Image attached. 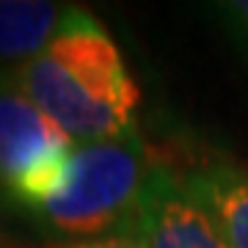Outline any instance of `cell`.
I'll use <instances>...</instances> for the list:
<instances>
[{
    "mask_svg": "<svg viewBox=\"0 0 248 248\" xmlns=\"http://www.w3.org/2000/svg\"><path fill=\"white\" fill-rule=\"evenodd\" d=\"M11 75L69 138L94 143L135 130L141 91L110 33L89 11L72 9L53 42Z\"/></svg>",
    "mask_w": 248,
    "mask_h": 248,
    "instance_id": "1",
    "label": "cell"
},
{
    "mask_svg": "<svg viewBox=\"0 0 248 248\" xmlns=\"http://www.w3.org/2000/svg\"><path fill=\"white\" fill-rule=\"evenodd\" d=\"M157 166L138 130L122 138L78 143L66 185L33 213L58 234L80 240L141 232L143 202Z\"/></svg>",
    "mask_w": 248,
    "mask_h": 248,
    "instance_id": "2",
    "label": "cell"
},
{
    "mask_svg": "<svg viewBox=\"0 0 248 248\" xmlns=\"http://www.w3.org/2000/svg\"><path fill=\"white\" fill-rule=\"evenodd\" d=\"M72 149V138L36 108L11 69H0V187L11 196L31 171Z\"/></svg>",
    "mask_w": 248,
    "mask_h": 248,
    "instance_id": "3",
    "label": "cell"
},
{
    "mask_svg": "<svg viewBox=\"0 0 248 248\" xmlns=\"http://www.w3.org/2000/svg\"><path fill=\"white\" fill-rule=\"evenodd\" d=\"M141 232L149 248H229L193 177L157 166L143 202Z\"/></svg>",
    "mask_w": 248,
    "mask_h": 248,
    "instance_id": "4",
    "label": "cell"
},
{
    "mask_svg": "<svg viewBox=\"0 0 248 248\" xmlns=\"http://www.w3.org/2000/svg\"><path fill=\"white\" fill-rule=\"evenodd\" d=\"M75 6L50 0H0V61L28 63L53 42Z\"/></svg>",
    "mask_w": 248,
    "mask_h": 248,
    "instance_id": "5",
    "label": "cell"
},
{
    "mask_svg": "<svg viewBox=\"0 0 248 248\" xmlns=\"http://www.w3.org/2000/svg\"><path fill=\"white\" fill-rule=\"evenodd\" d=\"M229 248H248V169L218 163L193 177Z\"/></svg>",
    "mask_w": 248,
    "mask_h": 248,
    "instance_id": "6",
    "label": "cell"
},
{
    "mask_svg": "<svg viewBox=\"0 0 248 248\" xmlns=\"http://www.w3.org/2000/svg\"><path fill=\"white\" fill-rule=\"evenodd\" d=\"M0 248H149L143 232H130V234H110V237L97 240H72V243H45V246H19L3 240Z\"/></svg>",
    "mask_w": 248,
    "mask_h": 248,
    "instance_id": "7",
    "label": "cell"
}]
</instances>
